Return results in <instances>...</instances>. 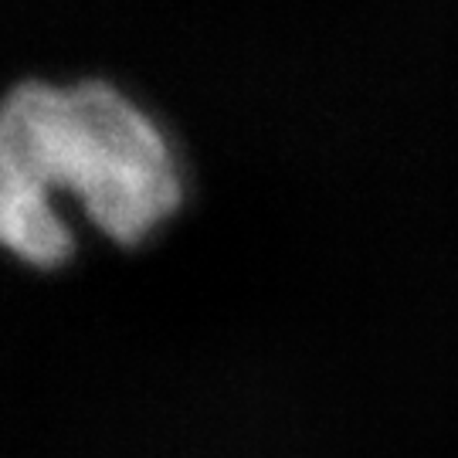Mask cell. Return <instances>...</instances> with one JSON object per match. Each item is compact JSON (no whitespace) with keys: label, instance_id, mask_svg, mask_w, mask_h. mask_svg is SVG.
Returning <instances> with one entry per match:
<instances>
[{"label":"cell","instance_id":"6da1fadb","mask_svg":"<svg viewBox=\"0 0 458 458\" xmlns=\"http://www.w3.org/2000/svg\"><path fill=\"white\" fill-rule=\"evenodd\" d=\"M0 183L72 197L119 245L149 238L183 200L164 130L106 82L17 85L0 102Z\"/></svg>","mask_w":458,"mask_h":458},{"label":"cell","instance_id":"7a4b0ae2","mask_svg":"<svg viewBox=\"0 0 458 458\" xmlns=\"http://www.w3.org/2000/svg\"><path fill=\"white\" fill-rule=\"evenodd\" d=\"M0 248L38 268H55L75 251V234L58 204L0 183Z\"/></svg>","mask_w":458,"mask_h":458}]
</instances>
